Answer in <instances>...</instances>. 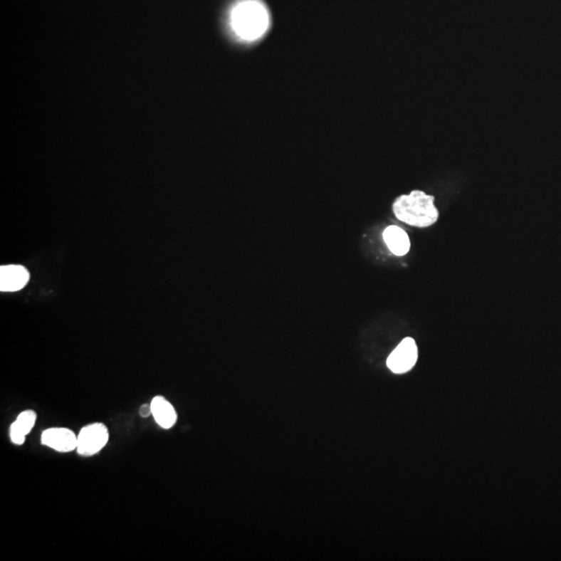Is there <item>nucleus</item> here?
Wrapping results in <instances>:
<instances>
[{
	"instance_id": "1",
	"label": "nucleus",
	"mask_w": 561,
	"mask_h": 561,
	"mask_svg": "<svg viewBox=\"0 0 561 561\" xmlns=\"http://www.w3.org/2000/svg\"><path fill=\"white\" fill-rule=\"evenodd\" d=\"M230 24L235 35L241 40H257L268 31V9L259 0H243L233 8Z\"/></svg>"
},
{
	"instance_id": "2",
	"label": "nucleus",
	"mask_w": 561,
	"mask_h": 561,
	"mask_svg": "<svg viewBox=\"0 0 561 561\" xmlns=\"http://www.w3.org/2000/svg\"><path fill=\"white\" fill-rule=\"evenodd\" d=\"M434 198L421 191H414L396 199L393 204L395 216L402 223L417 228L433 226L439 219Z\"/></svg>"
},
{
	"instance_id": "3",
	"label": "nucleus",
	"mask_w": 561,
	"mask_h": 561,
	"mask_svg": "<svg viewBox=\"0 0 561 561\" xmlns=\"http://www.w3.org/2000/svg\"><path fill=\"white\" fill-rule=\"evenodd\" d=\"M110 434L103 423H93L81 429L77 436V452L83 456H92L108 444Z\"/></svg>"
},
{
	"instance_id": "4",
	"label": "nucleus",
	"mask_w": 561,
	"mask_h": 561,
	"mask_svg": "<svg viewBox=\"0 0 561 561\" xmlns=\"http://www.w3.org/2000/svg\"><path fill=\"white\" fill-rule=\"evenodd\" d=\"M418 360V348L413 338H404L391 352L387 366L396 374L408 372L415 366Z\"/></svg>"
},
{
	"instance_id": "5",
	"label": "nucleus",
	"mask_w": 561,
	"mask_h": 561,
	"mask_svg": "<svg viewBox=\"0 0 561 561\" xmlns=\"http://www.w3.org/2000/svg\"><path fill=\"white\" fill-rule=\"evenodd\" d=\"M42 444L58 452H71L77 448V436L62 427L46 429L42 434Z\"/></svg>"
},
{
	"instance_id": "6",
	"label": "nucleus",
	"mask_w": 561,
	"mask_h": 561,
	"mask_svg": "<svg viewBox=\"0 0 561 561\" xmlns=\"http://www.w3.org/2000/svg\"><path fill=\"white\" fill-rule=\"evenodd\" d=\"M28 280V271L23 266L12 264L0 268V290L2 293L21 290Z\"/></svg>"
},
{
	"instance_id": "7",
	"label": "nucleus",
	"mask_w": 561,
	"mask_h": 561,
	"mask_svg": "<svg viewBox=\"0 0 561 561\" xmlns=\"http://www.w3.org/2000/svg\"><path fill=\"white\" fill-rule=\"evenodd\" d=\"M383 238L389 250L392 254L402 257L408 254L411 248V241L406 231L397 226L386 228L383 233Z\"/></svg>"
},
{
	"instance_id": "8",
	"label": "nucleus",
	"mask_w": 561,
	"mask_h": 561,
	"mask_svg": "<svg viewBox=\"0 0 561 561\" xmlns=\"http://www.w3.org/2000/svg\"><path fill=\"white\" fill-rule=\"evenodd\" d=\"M152 416L156 423L164 429H169L177 421V413L174 407L162 396H156L151 402Z\"/></svg>"
},
{
	"instance_id": "9",
	"label": "nucleus",
	"mask_w": 561,
	"mask_h": 561,
	"mask_svg": "<svg viewBox=\"0 0 561 561\" xmlns=\"http://www.w3.org/2000/svg\"><path fill=\"white\" fill-rule=\"evenodd\" d=\"M37 420V414L31 409L22 411L15 422L11 425L10 436L14 444L22 445L26 441V436L31 433L35 426Z\"/></svg>"
},
{
	"instance_id": "10",
	"label": "nucleus",
	"mask_w": 561,
	"mask_h": 561,
	"mask_svg": "<svg viewBox=\"0 0 561 561\" xmlns=\"http://www.w3.org/2000/svg\"><path fill=\"white\" fill-rule=\"evenodd\" d=\"M140 417L142 418H147L149 417V416L152 415V408H151V404H142L140 409Z\"/></svg>"
}]
</instances>
